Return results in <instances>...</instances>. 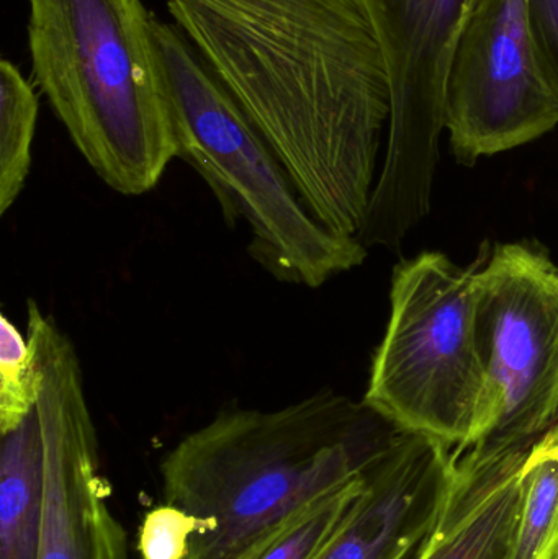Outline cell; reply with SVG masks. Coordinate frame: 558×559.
<instances>
[{"mask_svg":"<svg viewBox=\"0 0 558 559\" xmlns=\"http://www.w3.org/2000/svg\"><path fill=\"white\" fill-rule=\"evenodd\" d=\"M402 432L364 401L328 390L281 409L222 411L161 462L164 502L202 522L187 559H258Z\"/></svg>","mask_w":558,"mask_h":559,"instance_id":"cell-2","label":"cell"},{"mask_svg":"<svg viewBox=\"0 0 558 559\" xmlns=\"http://www.w3.org/2000/svg\"><path fill=\"white\" fill-rule=\"evenodd\" d=\"M38 94L13 62H0V213L22 193L32 167Z\"/></svg>","mask_w":558,"mask_h":559,"instance_id":"cell-14","label":"cell"},{"mask_svg":"<svg viewBox=\"0 0 558 559\" xmlns=\"http://www.w3.org/2000/svg\"><path fill=\"white\" fill-rule=\"evenodd\" d=\"M45 455L38 413L0 443V559H38Z\"/></svg>","mask_w":558,"mask_h":559,"instance_id":"cell-12","label":"cell"},{"mask_svg":"<svg viewBox=\"0 0 558 559\" xmlns=\"http://www.w3.org/2000/svg\"><path fill=\"white\" fill-rule=\"evenodd\" d=\"M557 124L526 0H471L446 82L444 130L459 163L523 146Z\"/></svg>","mask_w":558,"mask_h":559,"instance_id":"cell-9","label":"cell"},{"mask_svg":"<svg viewBox=\"0 0 558 559\" xmlns=\"http://www.w3.org/2000/svg\"><path fill=\"white\" fill-rule=\"evenodd\" d=\"M200 528L202 522L164 502L144 515L138 531V554L141 559H187L190 542Z\"/></svg>","mask_w":558,"mask_h":559,"instance_id":"cell-17","label":"cell"},{"mask_svg":"<svg viewBox=\"0 0 558 559\" xmlns=\"http://www.w3.org/2000/svg\"><path fill=\"white\" fill-rule=\"evenodd\" d=\"M33 78L75 150L115 192L144 195L177 143L141 0H28Z\"/></svg>","mask_w":558,"mask_h":559,"instance_id":"cell-3","label":"cell"},{"mask_svg":"<svg viewBox=\"0 0 558 559\" xmlns=\"http://www.w3.org/2000/svg\"><path fill=\"white\" fill-rule=\"evenodd\" d=\"M151 45L177 157L209 183L226 219L249 226L252 258L275 278L308 288L363 265L367 248L311 215L268 141L189 36L151 15Z\"/></svg>","mask_w":558,"mask_h":559,"instance_id":"cell-4","label":"cell"},{"mask_svg":"<svg viewBox=\"0 0 558 559\" xmlns=\"http://www.w3.org/2000/svg\"><path fill=\"white\" fill-rule=\"evenodd\" d=\"M478 332L491 417L474 460L530 452L558 424V269L521 245L498 246L478 271Z\"/></svg>","mask_w":558,"mask_h":559,"instance_id":"cell-7","label":"cell"},{"mask_svg":"<svg viewBox=\"0 0 558 559\" xmlns=\"http://www.w3.org/2000/svg\"><path fill=\"white\" fill-rule=\"evenodd\" d=\"M366 488V473L330 492L287 525L258 559H314L340 531Z\"/></svg>","mask_w":558,"mask_h":559,"instance_id":"cell-16","label":"cell"},{"mask_svg":"<svg viewBox=\"0 0 558 559\" xmlns=\"http://www.w3.org/2000/svg\"><path fill=\"white\" fill-rule=\"evenodd\" d=\"M526 10L541 69L558 102V0H526Z\"/></svg>","mask_w":558,"mask_h":559,"instance_id":"cell-18","label":"cell"},{"mask_svg":"<svg viewBox=\"0 0 558 559\" xmlns=\"http://www.w3.org/2000/svg\"><path fill=\"white\" fill-rule=\"evenodd\" d=\"M311 215L357 238L390 120L382 51L356 0H167Z\"/></svg>","mask_w":558,"mask_h":559,"instance_id":"cell-1","label":"cell"},{"mask_svg":"<svg viewBox=\"0 0 558 559\" xmlns=\"http://www.w3.org/2000/svg\"><path fill=\"white\" fill-rule=\"evenodd\" d=\"M29 338L45 370L36 413L45 455L38 559H128L127 532L110 511L97 430L74 345L28 301Z\"/></svg>","mask_w":558,"mask_h":559,"instance_id":"cell-8","label":"cell"},{"mask_svg":"<svg viewBox=\"0 0 558 559\" xmlns=\"http://www.w3.org/2000/svg\"><path fill=\"white\" fill-rule=\"evenodd\" d=\"M458 476L451 449L403 430L366 472V488L314 559H422Z\"/></svg>","mask_w":558,"mask_h":559,"instance_id":"cell-10","label":"cell"},{"mask_svg":"<svg viewBox=\"0 0 558 559\" xmlns=\"http://www.w3.org/2000/svg\"><path fill=\"white\" fill-rule=\"evenodd\" d=\"M520 514L508 559L558 557V424L541 437L520 473Z\"/></svg>","mask_w":558,"mask_h":559,"instance_id":"cell-13","label":"cell"},{"mask_svg":"<svg viewBox=\"0 0 558 559\" xmlns=\"http://www.w3.org/2000/svg\"><path fill=\"white\" fill-rule=\"evenodd\" d=\"M389 75L385 164L357 241L395 249L429 212L446 82L471 0H356Z\"/></svg>","mask_w":558,"mask_h":559,"instance_id":"cell-6","label":"cell"},{"mask_svg":"<svg viewBox=\"0 0 558 559\" xmlns=\"http://www.w3.org/2000/svg\"><path fill=\"white\" fill-rule=\"evenodd\" d=\"M45 383L35 342L0 316V436L22 426L35 413Z\"/></svg>","mask_w":558,"mask_h":559,"instance_id":"cell-15","label":"cell"},{"mask_svg":"<svg viewBox=\"0 0 558 559\" xmlns=\"http://www.w3.org/2000/svg\"><path fill=\"white\" fill-rule=\"evenodd\" d=\"M390 305L364 403L406 432L455 447L459 456L491 417L478 271L426 252L396 267Z\"/></svg>","mask_w":558,"mask_h":559,"instance_id":"cell-5","label":"cell"},{"mask_svg":"<svg viewBox=\"0 0 558 559\" xmlns=\"http://www.w3.org/2000/svg\"><path fill=\"white\" fill-rule=\"evenodd\" d=\"M556 559H558V557Z\"/></svg>","mask_w":558,"mask_h":559,"instance_id":"cell-19","label":"cell"},{"mask_svg":"<svg viewBox=\"0 0 558 559\" xmlns=\"http://www.w3.org/2000/svg\"><path fill=\"white\" fill-rule=\"evenodd\" d=\"M527 452L497 460L458 459V476L422 559H508L520 514Z\"/></svg>","mask_w":558,"mask_h":559,"instance_id":"cell-11","label":"cell"}]
</instances>
